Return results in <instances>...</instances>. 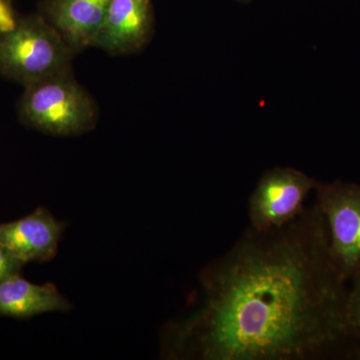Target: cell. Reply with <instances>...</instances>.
Segmentation results:
<instances>
[{"instance_id":"6da1fadb","label":"cell","mask_w":360,"mask_h":360,"mask_svg":"<svg viewBox=\"0 0 360 360\" xmlns=\"http://www.w3.org/2000/svg\"><path fill=\"white\" fill-rule=\"evenodd\" d=\"M347 283L317 203L274 231L248 227L201 270L198 307L161 329V357L357 359Z\"/></svg>"},{"instance_id":"30bf717a","label":"cell","mask_w":360,"mask_h":360,"mask_svg":"<svg viewBox=\"0 0 360 360\" xmlns=\"http://www.w3.org/2000/svg\"><path fill=\"white\" fill-rule=\"evenodd\" d=\"M348 290L347 321L356 347L357 359H360V274L352 279Z\"/></svg>"},{"instance_id":"ba28073f","label":"cell","mask_w":360,"mask_h":360,"mask_svg":"<svg viewBox=\"0 0 360 360\" xmlns=\"http://www.w3.org/2000/svg\"><path fill=\"white\" fill-rule=\"evenodd\" d=\"M110 0H44L41 15L78 52L91 46Z\"/></svg>"},{"instance_id":"5bb4252c","label":"cell","mask_w":360,"mask_h":360,"mask_svg":"<svg viewBox=\"0 0 360 360\" xmlns=\"http://www.w3.org/2000/svg\"><path fill=\"white\" fill-rule=\"evenodd\" d=\"M241 1H246V0H241Z\"/></svg>"},{"instance_id":"7a4b0ae2","label":"cell","mask_w":360,"mask_h":360,"mask_svg":"<svg viewBox=\"0 0 360 360\" xmlns=\"http://www.w3.org/2000/svg\"><path fill=\"white\" fill-rule=\"evenodd\" d=\"M77 53L41 14L0 30V75L25 87L71 70Z\"/></svg>"},{"instance_id":"3957f363","label":"cell","mask_w":360,"mask_h":360,"mask_svg":"<svg viewBox=\"0 0 360 360\" xmlns=\"http://www.w3.org/2000/svg\"><path fill=\"white\" fill-rule=\"evenodd\" d=\"M18 104L28 127L56 136L78 135L96 127L98 112L94 99L71 70L25 87Z\"/></svg>"},{"instance_id":"5b68a950","label":"cell","mask_w":360,"mask_h":360,"mask_svg":"<svg viewBox=\"0 0 360 360\" xmlns=\"http://www.w3.org/2000/svg\"><path fill=\"white\" fill-rule=\"evenodd\" d=\"M317 184V180L295 168L267 170L248 202L250 229L265 232L290 224L305 210V200Z\"/></svg>"},{"instance_id":"8992f818","label":"cell","mask_w":360,"mask_h":360,"mask_svg":"<svg viewBox=\"0 0 360 360\" xmlns=\"http://www.w3.org/2000/svg\"><path fill=\"white\" fill-rule=\"evenodd\" d=\"M153 30L151 0H110L91 46L113 56L134 53L146 46Z\"/></svg>"},{"instance_id":"8fae6325","label":"cell","mask_w":360,"mask_h":360,"mask_svg":"<svg viewBox=\"0 0 360 360\" xmlns=\"http://www.w3.org/2000/svg\"><path fill=\"white\" fill-rule=\"evenodd\" d=\"M25 265L0 243V283L8 277L20 274Z\"/></svg>"},{"instance_id":"4fadbf2b","label":"cell","mask_w":360,"mask_h":360,"mask_svg":"<svg viewBox=\"0 0 360 360\" xmlns=\"http://www.w3.org/2000/svg\"><path fill=\"white\" fill-rule=\"evenodd\" d=\"M6 1L8 2V4H9V1H11V0H6Z\"/></svg>"},{"instance_id":"7c38bea8","label":"cell","mask_w":360,"mask_h":360,"mask_svg":"<svg viewBox=\"0 0 360 360\" xmlns=\"http://www.w3.org/2000/svg\"><path fill=\"white\" fill-rule=\"evenodd\" d=\"M14 22L15 18L9 8L8 2L0 0V30H9L13 27Z\"/></svg>"},{"instance_id":"277c9868","label":"cell","mask_w":360,"mask_h":360,"mask_svg":"<svg viewBox=\"0 0 360 360\" xmlns=\"http://www.w3.org/2000/svg\"><path fill=\"white\" fill-rule=\"evenodd\" d=\"M315 191L328 224L331 258L348 283L360 274V186L336 180L319 182Z\"/></svg>"},{"instance_id":"9c48e42d","label":"cell","mask_w":360,"mask_h":360,"mask_svg":"<svg viewBox=\"0 0 360 360\" xmlns=\"http://www.w3.org/2000/svg\"><path fill=\"white\" fill-rule=\"evenodd\" d=\"M70 309V302L53 283H32L20 274L0 283V316L30 319L46 312Z\"/></svg>"},{"instance_id":"52a82bcc","label":"cell","mask_w":360,"mask_h":360,"mask_svg":"<svg viewBox=\"0 0 360 360\" xmlns=\"http://www.w3.org/2000/svg\"><path fill=\"white\" fill-rule=\"evenodd\" d=\"M65 226L49 210L39 207L22 219L0 224V243L23 264H41L56 257Z\"/></svg>"}]
</instances>
